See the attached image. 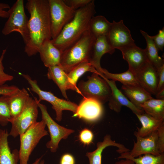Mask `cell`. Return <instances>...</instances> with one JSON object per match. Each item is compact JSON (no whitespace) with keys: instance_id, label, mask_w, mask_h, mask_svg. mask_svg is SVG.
Instances as JSON below:
<instances>
[{"instance_id":"8","label":"cell","mask_w":164,"mask_h":164,"mask_svg":"<svg viewBox=\"0 0 164 164\" xmlns=\"http://www.w3.org/2000/svg\"><path fill=\"white\" fill-rule=\"evenodd\" d=\"M48 1L52 39H54L72 19L76 10L68 6L63 0H48Z\"/></svg>"},{"instance_id":"30","label":"cell","mask_w":164,"mask_h":164,"mask_svg":"<svg viewBox=\"0 0 164 164\" xmlns=\"http://www.w3.org/2000/svg\"><path fill=\"white\" fill-rule=\"evenodd\" d=\"M118 159H129L133 161L135 164H164V153L159 155L146 154L136 158L119 156Z\"/></svg>"},{"instance_id":"25","label":"cell","mask_w":164,"mask_h":164,"mask_svg":"<svg viewBox=\"0 0 164 164\" xmlns=\"http://www.w3.org/2000/svg\"><path fill=\"white\" fill-rule=\"evenodd\" d=\"M140 32L146 41V47L145 50L148 60L158 70L164 65V59L159 56V50L151 36L145 31L140 30Z\"/></svg>"},{"instance_id":"24","label":"cell","mask_w":164,"mask_h":164,"mask_svg":"<svg viewBox=\"0 0 164 164\" xmlns=\"http://www.w3.org/2000/svg\"><path fill=\"white\" fill-rule=\"evenodd\" d=\"M142 124L140 128L137 127V130L134 132L141 137L149 135L164 124V120H158L147 114L145 112L135 115Z\"/></svg>"},{"instance_id":"44","label":"cell","mask_w":164,"mask_h":164,"mask_svg":"<svg viewBox=\"0 0 164 164\" xmlns=\"http://www.w3.org/2000/svg\"><path fill=\"white\" fill-rule=\"evenodd\" d=\"M45 161L43 159H41L39 164H44Z\"/></svg>"},{"instance_id":"7","label":"cell","mask_w":164,"mask_h":164,"mask_svg":"<svg viewBox=\"0 0 164 164\" xmlns=\"http://www.w3.org/2000/svg\"><path fill=\"white\" fill-rule=\"evenodd\" d=\"M39 107L36 97H29L20 113L15 117L10 118L11 124L9 136L15 138L24 133L36 122Z\"/></svg>"},{"instance_id":"18","label":"cell","mask_w":164,"mask_h":164,"mask_svg":"<svg viewBox=\"0 0 164 164\" xmlns=\"http://www.w3.org/2000/svg\"><path fill=\"white\" fill-rule=\"evenodd\" d=\"M109 146L117 147L118 148L117 152L120 154L130 151L123 145L112 140L110 135H106L104 137L102 142L97 143V148L95 150L86 153V156L88 159L89 164H102V152L105 149Z\"/></svg>"},{"instance_id":"10","label":"cell","mask_w":164,"mask_h":164,"mask_svg":"<svg viewBox=\"0 0 164 164\" xmlns=\"http://www.w3.org/2000/svg\"><path fill=\"white\" fill-rule=\"evenodd\" d=\"M35 97L41 111L42 120L44 121L50 134V139L46 143V147L51 152H55L58 148L60 141L62 139H67L74 131L61 126L56 123L49 114L46 106L39 102Z\"/></svg>"},{"instance_id":"19","label":"cell","mask_w":164,"mask_h":164,"mask_svg":"<svg viewBox=\"0 0 164 164\" xmlns=\"http://www.w3.org/2000/svg\"><path fill=\"white\" fill-rule=\"evenodd\" d=\"M62 53L53 45L51 39L45 41L40 46L38 52L44 65L48 68L60 65Z\"/></svg>"},{"instance_id":"37","label":"cell","mask_w":164,"mask_h":164,"mask_svg":"<svg viewBox=\"0 0 164 164\" xmlns=\"http://www.w3.org/2000/svg\"><path fill=\"white\" fill-rule=\"evenodd\" d=\"M19 88L14 85H2L0 86V95H11L16 92Z\"/></svg>"},{"instance_id":"33","label":"cell","mask_w":164,"mask_h":164,"mask_svg":"<svg viewBox=\"0 0 164 164\" xmlns=\"http://www.w3.org/2000/svg\"><path fill=\"white\" fill-rule=\"evenodd\" d=\"M6 51V49L3 50L0 57V86L3 85L7 81L12 80L14 78L13 76L6 73L4 71L2 61Z\"/></svg>"},{"instance_id":"16","label":"cell","mask_w":164,"mask_h":164,"mask_svg":"<svg viewBox=\"0 0 164 164\" xmlns=\"http://www.w3.org/2000/svg\"><path fill=\"white\" fill-rule=\"evenodd\" d=\"M115 49L109 43L105 36L96 37L92 49L89 62L97 71L100 76L103 75L102 68L101 66L100 60L102 56L106 53L112 54Z\"/></svg>"},{"instance_id":"17","label":"cell","mask_w":164,"mask_h":164,"mask_svg":"<svg viewBox=\"0 0 164 164\" xmlns=\"http://www.w3.org/2000/svg\"><path fill=\"white\" fill-rule=\"evenodd\" d=\"M123 58L128 63V70L135 74L148 61L145 49L135 44L122 49Z\"/></svg>"},{"instance_id":"15","label":"cell","mask_w":164,"mask_h":164,"mask_svg":"<svg viewBox=\"0 0 164 164\" xmlns=\"http://www.w3.org/2000/svg\"><path fill=\"white\" fill-rule=\"evenodd\" d=\"M135 74L139 84L151 94L155 95L159 81L157 70L148 61Z\"/></svg>"},{"instance_id":"6","label":"cell","mask_w":164,"mask_h":164,"mask_svg":"<svg viewBox=\"0 0 164 164\" xmlns=\"http://www.w3.org/2000/svg\"><path fill=\"white\" fill-rule=\"evenodd\" d=\"M99 76L93 73L88 77L87 80L80 81L77 87L84 97L94 99L103 104L108 101L111 90L106 81Z\"/></svg>"},{"instance_id":"27","label":"cell","mask_w":164,"mask_h":164,"mask_svg":"<svg viewBox=\"0 0 164 164\" xmlns=\"http://www.w3.org/2000/svg\"><path fill=\"white\" fill-rule=\"evenodd\" d=\"M111 22L102 15L93 16L90 21L88 30L95 37L106 36L110 28Z\"/></svg>"},{"instance_id":"20","label":"cell","mask_w":164,"mask_h":164,"mask_svg":"<svg viewBox=\"0 0 164 164\" xmlns=\"http://www.w3.org/2000/svg\"><path fill=\"white\" fill-rule=\"evenodd\" d=\"M7 131L0 129V164H18L19 161V150L12 151L9 146Z\"/></svg>"},{"instance_id":"23","label":"cell","mask_w":164,"mask_h":164,"mask_svg":"<svg viewBox=\"0 0 164 164\" xmlns=\"http://www.w3.org/2000/svg\"><path fill=\"white\" fill-rule=\"evenodd\" d=\"M7 97L11 118H12L22 111L30 96L27 90L23 88Z\"/></svg>"},{"instance_id":"42","label":"cell","mask_w":164,"mask_h":164,"mask_svg":"<svg viewBox=\"0 0 164 164\" xmlns=\"http://www.w3.org/2000/svg\"><path fill=\"white\" fill-rule=\"evenodd\" d=\"M155 96L156 99H164V89L157 92Z\"/></svg>"},{"instance_id":"12","label":"cell","mask_w":164,"mask_h":164,"mask_svg":"<svg viewBox=\"0 0 164 164\" xmlns=\"http://www.w3.org/2000/svg\"><path fill=\"white\" fill-rule=\"evenodd\" d=\"M111 47L121 50L135 44L129 29L125 25L122 20L111 22L109 30L106 36Z\"/></svg>"},{"instance_id":"39","label":"cell","mask_w":164,"mask_h":164,"mask_svg":"<svg viewBox=\"0 0 164 164\" xmlns=\"http://www.w3.org/2000/svg\"><path fill=\"white\" fill-rule=\"evenodd\" d=\"M60 164H75L74 158L70 154H65L61 156Z\"/></svg>"},{"instance_id":"36","label":"cell","mask_w":164,"mask_h":164,"mask_svg":"<svg viewBox=\"0 0 164 164\" xmlns=\"http://www.w3.org/2000/svg\"><path fill=\"white\" fill-rule=\"evenodd\" d=\"M158 135V144L161 154L164 153V124L157 130Z\"/></svg>"},{"instance_id":"31","label":"cell","mask_w":164,"mask_h":164,"mask_svg":"<svg viewBox=\"0 0 164 164\" xmlns=\"http://www.w3.org/2000/svg\"><path fill=\"white\" fill-rule=\"evenodd\" d=\"M11 118L7 95H2L0 97V125L2 127L6 126Z\"/></svg>"},{"instance_id":"32","label":"cell","mask_w":164,"mask_h":164,"mask_svg":"<svg viewBox=\"0 0 164 164\" xmlns=\"http://www.w3.org/2000/svg\"><path fill=\"white\" fill-rule=\"evenodd\" d=\"M79 138L80 142L84 145H89L93 142L94 135L87 128H84L80 132Z\"/></svg>"},{"instance_id":"26","label":"cell","mask_w":164,"mask_h":164,"mask_svg":"<svg viewBox=\"0 0 164 164\" xmlns=\"http://www.w3.org/2000/svg\"><path fill=\"white\" fill-rule=\"evenodd\" d=\"M147 114L158 120H164V99L153 97L140 105Z\"/></svg>"},{"instance_id":"9","label":"cell","mask_w":164,"mask_h":164,"mask_svg":"<svg viewBox=\"0 0 164 164\" xmlns=\"http://www.w3.org/2000/svg\"><path fill=\"white\" fill-rule=\"evenodd\" d=\"M27 81L31 87V90L39 96V102L42 100L46 101L52 105V108L55 111L56 120L60 121L62 119L63 111L68 110L75 113L78 105L70 101L58 98L51 92L44 91L39 87L36 80H33L28 74H21Z\"/></svg>"},{"instance_id":"11","label":"cell","mask_w":164,"mask_h":164,"mask_svg":"<svg viewBox=\"0 0 164 164\" xmlns=\"http://www.w3.org/2000/svg\"><path fill=\"white\" fill-rule=\"evenodd\" d=\"M136 138L133 147L130 151L120 154L119 156H128L136 158L146 154L159 155L162 154L159 149L158 144V135L157 130L145 137L139 136L134 132Z\"/></svg>"},{"instance_id":"21","label":"cell","mask_w":164,"mask_h":164,"mask_svg":"<svg viewBox=\"0 0 164 164\" xmlns=\"http://www.w3.org/2000/svg\"><path fill=\"white\" fill-rule=\"evenodd\" d=\"M47 75L49 79L52 80L56 84L62 95L66 99H68V97L66 91L69 89L75 91L69 82L67 73L60 65L48 67Z\"/></svg>"},{"instance_id":"29","label":"cell","mask_w":164,"mask_h":164,"mask_svg":"<svg viewBox=\"0 0 164 164\" xmlns=\"http://www.w3.org/2000/svg\"><path fill=\"white\" fill-rule=\"evenodd\" d=\"M103 75L100 77L108 79L121 82L123 85H134L139 84L135 74L129 70L124 72L115 73L109 72L106 69L102 68Z\"/></svg>"},{"instance_id":"5","label":"cell","mask_w":164,"mask_h":164,"mask_svg":"<svg viewBox=\"0 0 164 164\" xmlns=\"http://www.w3.org/2000/svg\"><path fill=\"white\" fill-rule=\"evenodd\" d=\"M9 16L2 30L5 35L16 32L22 36L25 44L29 36L28 19L25 13L23 0H17L8 11Z\"/></svg>"},{"instance_id":"28","label":"cell","mask_w":164,"mask_h":164,"mask_svg":"<svg viewBox=\"0 0 164 164\" xmlns=\"http://www.w3.org/2000/svg\"><path fill=\"white\" fill-rule=\"evenodd\" d=\"M87 71L99 74L88 60H85L81 63L67 73L70 84L75 91L79 94L80 92L77 85V82L82 75Z\"/></svg>"},{"instance_id":"4","label":"cell","mask_w":164,"mask_h":164,"mask_svg":"<svg viewBox=\"0 0 164 164\" xmlns=\"http://www.w3.org/2000/svg\"><path fill=\"white\" fill-rule=\"evenodd\" d=\"M46 126L44 121L42 120L34 124L19 136V164H28L29 157L35 148L43 137L48 135Z\"/></svg>"},{"instance_id":"13","label":"cell","mask_w":164,"mask_h":164,"mask_svg":"<svg viewBox=\"0 0 164 164\" xmlns=\"http://www.w3.org/2000/svg\"><path fill=\"white\" fill-rule=\"evenodd\" d=\"M102 105L96 100L84 97L78 105L77 111L73 117H77L88 123L96 122L103 116L104 109Z\"/></svg>"},{"instance_id":"22","label":"cell","mask_w":164,"mask_h":164,"mask_svg":"<svg viewBox=\"0 0 164 164\" xmlns=\"http://www.w3.org/2000/svg\"><path fill=\"white\" fill-rule=\"evenodd\" d=\"M121 89L122 93L133 104L141 109V104L152 98L151 94L139 84L122 85Z\"/></svg>"},{"instance_id":"38","label":"cell","mask_w":164,"mask_h":164,"mask_svg":"<svg viewBox=\"0 0 164 164\" xmlns=\"http://www.w3.org/2000/svg\"><path fill=\"white\" fill-rule=\"evenodd\" d=\"M157 70L159 75V81L157 92L164 89V65Z\"/></svg>"},{"instance_id":"1","label":"cell","mask_w":164,"mask_h":164,"mask_svg":"<svg viewBox=\"0 0 164 164\" xmlns=\"http://www.w3.org/2000/svg\"><path fill=\"white\" fill-rule=\"evenodd\" d=\"M26 8L30 17L29 36L24 51L29 56L38 53L41 45L52 39L48 0H28Z\"/></svg>"},{"instance_id":"35","label":"cell","mask_w":164,"mask_h":164,"mask_svg":"<svg viewBox=\"0 0 164 164\" xmlns=\"http://www.w3.org/2000/svg\"><path fill=\"white\" fill-rule=\"evenodd\" d=\"M92 1V0H63L64 2L68 6L75 10L85 6Z\"/></svg>"},{"instance_id":"34","label":"cell","mask_w":164,"mask_h":164,"mask_svg":"<svg viewBox=\"0 0 164 164\" xmlns=\"http://www.w3.org/2000/svg\"><path fill=\"white\" fill-rule=\"evenodd\" d=\"M158 50L163 51L164 46V28L159 30L157 34L151 36Z\"/></svg>"},{"instance_id":"3","label":"cell","mask_w":164,"mask_h":164,"mask_svg":"<svg viewBox=\"0 0 164 164\" xmlns=\"http://www.w3.org/2000/svg\"><path fill=\"white\" fill-rule=\"evenodd\" d=\"M95 38L88 30L77 41L63 52L60 65L67 73L81 63L89 61Z\"/></svg>"},{"instance_id":"14","label":"cell","mask_w":164,"mask_h":164,"mask_svg":"<svg viewBox=\"0 0 164 164\" xmlns=\"http://www.w3.org/2000/svg\"><path fill=\"white\" fill-rule=\"evenodd\" d=\"M104 79L109 85L111 90V94L108 100V106L110 109L116 112H119L123 106L129 108L135 115L142 114L144 112L141 109L133 104L123 94L117 87L115 81Z\"/></svg>"},{"instance_id":"43","label":"cell","mask_w":164,"mask_h":164,"mask_svg":"<svg viewBox=\"0 0 164 164\" xmlns=\"http://www.w3.org/2000/svg\"><path fill=\"white\" fill-rule=\"evenodd\" d=\"M42 156L37 159L35 161L31 164H39L41 160L42 159Z\"/></svg>"},{"instance_id":"41","label":"cell","mask_w":164,"mask_h":164,"mask_svg":"<svg viewBox=\"0 0 164 164\" xmlns=\"http://www.w3.org/2000/svg\"><path fill=\"white\" fill-rule=\"evenodd\" d=\"M120 160L112 164H135L132 160L129 159H121Z\"/></svg>"},{"instance_id":"40","label":"cell","mask_w":164,"mask_h":164,"mask_svg":"<svg viewBox=\"0 0 164 164\" xmlns=\"http://www.w3.org/2000/svg\"><path fill=\"white\" fill-rule=\"evenodd\" d=\"M9 5L6 3L0 2V17L3 18H8L9 13L8 11L5 10L6 9L10 8Z\"/></svg>"},{"instance_id":"2","label":"cell","mask_w":164,"mask_h":164,"mask_svg":"<svg viewBox=\"0 0 164 164\" xmlns=\"http://www.w3.org/2000/svg\"><path fill=\"white\" fill-rule=\"evenodd\" d=\"M96 13L94 1L76 10L72 19L63 28L58 36L51 41L63 52L77 41L87 31L91 18Z\"/></svg>"}]
</instances>
